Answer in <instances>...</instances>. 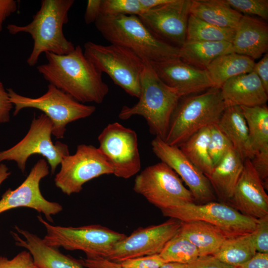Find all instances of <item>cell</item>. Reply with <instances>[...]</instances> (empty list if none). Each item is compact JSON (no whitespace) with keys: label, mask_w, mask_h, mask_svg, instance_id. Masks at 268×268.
I'll return each mask as SVG.
<instances>
[{"label":"cell","mask_w":268,"mask_h":268,"mask_svg":"<svg viewBox=\"0 0 268 268\" xmlns=\"http://www.w3.org/2000/svg\"><path fill=\"white\" fill-rule=\"evenodd\" d=\"M187 266L176 263H166L159 268H187Z\"/></svg>","instance_id":"obj_50"},{"label":"cell","mask_w":268,"mask_h":268,"mask_svg":"<svg viewBox=\"0 0 268 268\" xmlns=\"http://www.w3.org/2000/svg\"><path fill=\"white\" fill-rule=\"evenodd\" d=\"M266 190L268 189V147L260 149L250 159Z\"/></svg>","instance_id":"obj_39"},{"label":"cell","mask_w":268,"mask_h":268,"mask_svg":"<svg viewBox=\"0 0 268 268\" xmlns=\"http://www.w3.org/2000/svg\"><path fill=\"white\" fill-rule=\"evenodd\" d=\"M95 24L111 44L129 50L146 63L179 58V48L156 37L137 15L100 14Z\"/></svg>","instance_id":"obj_2"},{"label":"cell","mask_w":268,"mask_h":268,"mask_svg":"<svg viewBox=\"0 0 268 268\" xmlns=\"http://www.w3.org/2000/svg\"><path fill=\"white\" fill-rule=\"evenodd\" d=\"M98 148L111 166L113 174L129 179L141 168L135 132L115 122L108 125L98 137Z\"/></svg>","instance_id":"obj_13"},{"label":"cell","mask_w":268,"mask_h":268,"mask_svg":"<svg viewBox=\"0 0 268 268\" xmlns=\"http://www.w3.org/2000/svg\"><path fill=\"white\" fill-rule=\"evenodd\" d=\"M216 124L242 159H251L252 154L249 131L241 107H226Z\"/></svg>","instance_id":"obj_24"},{"label":"cell","mask_w":268,"mask_h":268,"mask_svg":"<svg viewBox=\"0 0 268 268\" xmlns=\"http://www.w3.org/2000/svg\"><path fill=\"white\" fill-rule=\"evenodd\" d=\"M53 124L43 113L34 117L26 135L11 148L0 152V163L15 161L19 169L25 173L26 162L32 155L40 154L46 158L52 174L66 156L69 155L67 144L60 141L55 144L51 139Z\"/></svg>","instance_id":"obj_9"},{"label":"cell","mask_w":268,"mask_h":268,"mask_svg":"<svg viewBox=\"0 0 268 268\" xmlns=\"http://www.w3.org/2000/svg\"><path fill=\"white\" fill-rule=\"evenodd\" d=\"M7 166L3 163H0V186L10 175Z\"/></svg>","instance_id":"obj_49"},{"label":"cell","mask_w":268,"mask_h":268,"mask_svg":"<svg viewBox=\"0 0 268 268\" xmlns=\"http://www.w3.org/2000/svg\"><path fill=\"white\" fill-rule=\"evenodd\" d=\"M170 0H140V2L145 11H146L149 9L167 3Z\"/></svg>","instance_id":"obj_48"},{"label":"cell","mask_w":268,"mask_h":268,"mask_svg":"<svg viewBox=\"0 0 268 268\" xmlns=\"http://www.w3.org/2000/svg\"><path fill=\"white\" fill-rule=\"evenodd\" d=\"M149 64L160 79L181 97L214 87L206 69L195 67L179 58Z\"/></svg>","instance_id":"obj_18"},{"label":"cell","mask_w":268,"mask_h":268,"mask_svg":"<svg viewBox=\"0 0 268 268\" xmlns=\"http://www.w3.org/2000/svg\"><path fill=\"white\" fill-rule=\"evenodd\" d=\"M220 88L226 107L262 105L268 99V93L253 71L229 79Z\"/></svg>","instance_id":"obj_21"},{"label":"cell","mask_w":268,"mask_h":268,"mask_svg":"<svg viewBox=\"0 0 268 268\" xmlns=\"http://www.w3.org/2000/svg\"><path fill=\"white\" fill-rule=\"evenodd\" d=\"M182 222L170 218L163 223L139 228L114 246L107 259L117 263L144 256L159 254L179 231Z\"/></svg>","instance_id":"obj_14"},{"label":"cell","mask_w":268,"mask_h":268,"mask_svg":"<svg viewBox=\"0 0 268 268\" xmlns=\"http://www.w3.org/2000/svg\"><path fill=\"white\" fill-rule=\"evenodd\" d=\"M232 8L247 15H255L265 20L268 18V0H224Z\"/></svg>","instance_id":"obj_36"},{"label":"cell","mask_w":268,"mask_h":268,"mask_svg":"<svg viewBox=\"0 0 268 268\" xmlns=\"http://www.w3.org/2000/svg\"><path fill=\"white\" fill-rule=\"evenodd\" d=\"M252 71L258 75L264 88L268 93V54L267 53L258 63H255Z\"/></svg>","instance_id":"obj_44"},{"label":"cell","mask_w":268,"mask_h":268,"mask_svg":"<svg viewBox=\"0 0 268 268\" xmlns=\"http://www.w3.org/2000/svg\"><path fill=\"white\" fill-rule=\"evenodd\" d=\"M7 91L10 102L14 106L13 116L24 108L41 111L51 121L52 134L58 139L64 137L68 124L87 118L96 110L95 106L79 102L51 84L48 85L45 94L36 98L20 95L11 88L7 89Z\"/></svg>","instance_id":"obj_8"},{"label":"cell","mask_w":268,"mask_h":268,"mask_svg":"<svg viewBox=\"0 0 268 268\" xmlns=\"http://www.w3.org/2000/svg\"><path fill=\"white\" fill-rule=\"evenodd\" d=\"M161 211L164 216L181 222H207L219 228L228 238L252 233L258 222V219L245 215L226 203L214 201L188 203Z\"/></svg>","instance_id":"obj_11"},{"label":"cell","mask_w":268,"mask_h":268,"mask_svg":"<svg viewBox=\"0 0 268 268\" xmlns=\"http://www.w3.org/2000/svg\"><path fill=\"white\" fill-rule=\"evenodd\" d=\"M82 265L86 268H122L119 263L106 258H83L80 260Z\"/></svg>","instance_id":"obj_43"},{"label":"cell","mask_w":268,"mask_h":268,"mask_svg":"<svg viewBox=\"0 0 268 268\" xmlns=\"http://www.w3.org/2000/svg\"><path fill=\"white\" fill-rule=\"evenodd\" d=\"M209 135V126L201 129L178 146L206 176L214 166L208 151Z\"/></svg>","instance_id":"obj_30"},{"label":"cell","mask_w":268,"mask_h":268,"mask_svg":"<svg viewBox=\"0 0 268 268\" xmlns=\"http://www.w3.org/2000/svg\"><path fill=\"white\" fill-rule=\"evenodd\" d=\"M74 2L73 0H42L39 9L29 24L7 25L11 34L26 33L31 35L33 46L26 61L29 66L36 65L42 53L66 55L74 49L63 29L68 21V13Z\"/></svg>","instance_id":"obj_3"},{"label":"cell","mask_w":268,"mask_h":268,"mask_svg":"<svg viewBox=\"0 0 268 268\" xmlns=\"http://www.w3.org/2000/svg\"><path fill=\"white\" fill-rule=\"evenodd\" d=\"M49 174L47 161L40 159L31 169L23 183L16 189L7 190L0 200V214L13 208L26 207L43 213L47 220L53 222L52 215L63 210L62 205L47 200L40 190L41 180Z\"/></svg>","instance_id":"obj_15"},{"label":"cell","mask_w":268,"mask_h":268,"mask_svg":"<svg viewBox=\"0 0 268 268\" xmlns=\"http://www.w3.org/2000/svg\"><path fill=\"white\" fill-rule=\"evenodd\" d=\"M191 0H171L138 16L156 37L178 48L186 41Z\"/></svg>","instance_id":"obj_16"},{"label":"cell","mask_w":268,"mask_h":268,"mask_svg":"<svg viewBox=\"0 0 268 268\" xmlns=\"http://www.w3.org/2000/svg\"><path fill=\"white\" fill-rule=\"evenodd\" d=\"M251 234L257 252L268 253V215L258 219Z\"/></svg>","instance_id":"obj_38"},{"label":"cell","mask_w":268,"mask_h":268,"mask_svg":"<svg viewBox=\"0 0 268 268\" xmlns=\"http://www.w3.org/2000/svg\"><path fill=\"white\" fill-rule=\"evenodd\" d=\"M182 181L171 168L160 162L147 167L138 174L133 189L161 210L195 203Z\"/></svg>","instance_id":"obj_10"},{"label":"cell","mask_w":268,"mask_h":268,"mask_svg":"<svg viewBox=\"0 0 268 268\" xmlns=\"http://www.w3.org/2000/svg\"><path fill=\"white\" fill-rule=\"evenodd\" d=\"M122 268H159L166 263L159 254L129 259L119 263Z\"/></svg>","instance_id":"obj_37"},{"label":"cell","mask_w":268,"mask_h":268,"mask_svg":"<svg viewBox=\"0 0 268 268\" xmlns=\"http://www.w3.org/2000/svg\"><path fill=\"white\" fill-rule=\"evenodd\" d=\"M232 43L225 41H185L179 48V58L201 69H205L218 57L233 53Z\"/></svg>","instance_id":"obj_27"},{"label":"cell","mask_w":268,"mask_h":268,"mask_svg":"<svg viewBox=\"0 0 268 268\" xmlns=\"http://www.w3.org/2000/svg\"><path fill=\"white\" fill-rule=\"evenodd\" d=\"M159 255L166 263L186 265L200 257L196 246L179 233L166 244Z\"/></svg>","instance_id":"obj_33"},{"label":"cell","mask_w":268,"mask_h":268,"mask_svg":"<svg viewBox=\"0 0 268 268\" xmlns=\"http://www.w3.org/2000/svg\"><path fill=\"white\" fill-rule=\"evenodd\" d=\"M0 268H36L32 257L26 250L23 251L11 259L0 256Z\"/></svg>","instance_id":"obj_40"},{"label":"cell","mask_w":268,"mask_h":268,"mask_svg":"<svg viewBox=\"0 0 268 268\" xmlns=\"http://www.w3.org/2000/svg\"><path fill=\"white\" fill-rule=\"evenodd\" d=\"M226 108L220 88L181 97L172 114L165 139L178 146L201 129L216 124Z\"/></svg>","instance_id":"obj_5"},{"label":"cell","mask_w":268,"mask_h":268,"mask_svg":"<svg viewBox=\"0 0 268 268\" xmlns=\"http://www.w3.org/2000/svg\"><path fill=\"white\" fill-rule=\"evenodd\" d=\"M15 228L23 237L12 232L15 244L28 250L36 268H84L80 260L61 253L58 248L48 245L43 239L17 226Z\"/></svg>","instance_id":"obj_20"},{"label":"cell","mask_w":268,"mask_h":268,"mask_svg":"<svg viewBox=\"0 0 268 268\" xmlns=\"http://www.w3.org/2000/svg\"><path fill=\"white\" fill-rule=\"evenodd\" d=\"M54 182L57 187L68 195L78 193L88 181L101 175L113 174L112 169L98 148L80 144L75 153L64 158Z\"/></svg>","instance_id":"obj_12"},{"label":"cell","mask_w":268,"mask_h":268,"mask_svg":"<svg viewBox=\"0 0 268 268\" xmlns=\"http://www.w3.org/2000/svg\"><path fill=\"white\" fill-rule=\"evenodd\" d=\"M237 268H268V253L257 252L252 258Z\"/></svg>","instance_id":"obj_46"},{"label":"cell","mask_w":268,"mask_h":268,"mask_svg":"<svg viewBox=\"0 0 268 268\" xmlns=\"http://www.w3.org/2000/svg\"><path fill=\"white\" fill-rule=\"evenodd\" d=\"M145 11L140 0H102L100 14L139 16Z\"/></svg>","instance_id":"obj_34"},{"label":"cell","mask_w":268,"mask_h":268,"mask_svg":"<svg viewBox=\"0 0 268 268\" xmlns=\"http://www.w3.org/2000/svg\"><path fill=\"white\" fill-rule=\"evenodd\" d=\"M234 53L254 60L260 58L268 49V25L260 19L243 15L235 29L232 42Z\"/></svg>","instance_id":"obj_22"},{"label":"cell","mask_w":268,"mask_h":268,"mask_svg":"<svg viewBox=\"0 0 268 268\" xmlns=\"http://www.w3.org/2000/svg\"><path fill=\"white\" fill-rule=\"evenodd\" d=\"M244 160L233 147L206 177L217 197L228 204L242 171Z\"/></svg>","instance_id":"obj_23"},{"label":"cell","mask_w":268,"mask_h":268,"mask_svg":"<svg viewBox=\"0 0 268 268\" xmlns=\"http://www.w3.org/2000/svg\"><path fill=\"white\" fill-rule=\"evenodd\" d=\"M255 64L253 59L233 52L218 57L205 69L214 87L220 88L229 79L252 71Z\"/></svg>","instance_id":"obj_28"},{"label":"cell","mask_w":268,"mask_h":268,"mask_svg":"<svg viewBox=\"0 0 268 268\" xmlns=\"http://www.w3.org/2000/svg\"><path fill=\"white\" fill-rule=\"evenodd\" d=\"M37 218L46 230L43 239L48 245L81 251L88 258H107L115 245L127 237L100 225L65 227L53 225L40 215Z\"/></svg>","instance_id":"obj_6"},{"label":"cell","mask_w":268,"mask_h":268,"mask_svg":"<svg viewBox=\"0 0 268 268\" xmlns=\"http://www.w3.org/2000/svg\"><path fill=\"white\" fill-rule=\"evenodd\" d=\"M47 63L37 66L50 84L81 103H102L109 91L101 72L85 57L79 45L66 55L47 52Z\"/></svg>","instance_id":"obj_1"},{"label":"cell","mask_w":268,"mask_h":268,"mask_svg":"<svg viewBox=\"0 0 268 268\" xmlns=\"http://www.w3.org/2000/svg\"><path fill=\"white\" fill-rule=\"evenodd\" d=\"M249 159L244 166L228 205L243 214L259 219L268 215V196Z\"/></svg>","instance_id":"obj_19"},{"label":"cell","mask_w":268,"mask_h":268,"mask_svg":"<svg viewBox=\"0 0 268 268\" xmlns=\"http://www.w3.org/2000/svg\"><path fill=\"white\" fill-rule=\"evenodd\" d=\"M256 252L251 233L227 238L213 256L221 262L237 268L252 258Z\"/></svg>","instance_id":"obj_31"},{"label":"cell","mask_w":268,"mask_h":268,"mask_svg":"<svg viewBox=\"0 0 268 268\" xmlns=\"http://www.w3.org/2000/svg\"><path fill=\"white\" fill-rule=\"evenodd\" d=\"M17 10V1L14 0H0V32L2 30L5 19Z\"/></svg>","instance_id":"obj_47"},{"label":"cell","mask_w":268,"mask_h":268,"mask_svg":"<svg viewBox=\"0 0 268 268\" xmlns=\"http://www.w3.org/2000/svg\"><path fill=\"white\" fill-rule=\"evenodd\" d=\"M235 29L212 25L190 14L186 41H225L232 43Z\"/></svg>","instance_id":"obj_32"},{"label":"cell","mask_w":268,"mask_h":268,"mask_svg":"<svg viewBox=\"0 0 268 268\" xmlns=\"http://www.w3.org/2000/svg\"><path fill=\"white\" fill-rule=\"evenodd\" d=\"M102 0H88L84 14V21L87 24L95 23L100 14Z\"/></svg>","instance_id":"obj_45"},{"label":"cell","mask_w":268,"mask_h":268,"mask_svg":"<svg viewBox=\"0 0 268 268\" xmlns=\"http://www.w3.org/2000/svg\"><path fill=\"white\" fill-rule=\"evenodd\" d=\"M178 233L196 246L200 256L214 255L228 238L217 227L200 220L182 222Z\"/></svg>","instance_id":"obj_25"},{"label":"cell","mask_w":268,"mask_h":268,"mask_svg":"<svg viewBox=\"0 0 268 268\" xmlns=\"http://www.w3.org/2000/svg\"><path fill=\"white\" fill-rule=\"evenodd\" d=\"M187 268H236L227 265L215 258L209 255L200 256L195 261L188 265Z\"/></svg>","instance_id":"obj_41"},{"label":"cell","mask_w":268,"mask_h":268,"mask_svg":"<svg viewBox=\"0 0 268 268\" xmlns=\"http://www.w3.org/2000/svg\"><path fill=\"white\" fill-rule=\"evenodd\" d=\"M84 54L101 72L132 96L139 98L140 77L147 63L132 51L114 45H102L91 41L84 45Z\"/></svg>","instance_id":"obj_7"},{"label":"cell","mask_w":268,"mask_h":268,"mask_svg":"<svg viewBox=\"0 0 268 268\" xmlns=\"http://www.w3.org/2000/svg\"><path fill=\"white\" fill-rule=\"evenodd\" d=\"M209 128L208 151L214 166L233 146L230 140L219 129L216 124L210 126Z\"/></svg>","instance_id":"obj_35"},{"label":"cell","mask_w":268,"mask_h":268,"mask_svg":"<svg viewBox=\"0 0 268 268\" xmlns=\"http://www.w3.org/2000/svg\"><path fill=\"white\" fill-rule=\"evenodd\" d=\"M181 97L165 84L147 63L140 77L139 100L131 107L124 106L119 114L121 120L139 115L146 120L150 133L164 140L170 120Z\"/></svg>","instance_id":"obj_4"},{"label":"cell","mask_w":268,"mask_h":268,"mask_svg":"<svg viewBox=\"0 0 268 268\" xmlns=\"http://www.w3.org/2000/svg\"><path fill=\"white\" fill-rule=\"evenodd\" d=\"M190 14L212 25L235 29L243 14L224 0H191Z\"/></svg>","instance_id":"obj_26"},{"label":"cell","mask_w":268,"mask_h":268,"mask_svg":"<svg viewBox=\"0 0 268 268\" xmlns=\"http://www.w3.org/2000/svg\"><path fill=\"white\" fill-rule=\"evenodd\" d=\"M152 151L162 162L171 168L184 182L195 203L203 204L214 201L215 195L206 176L176 145H171L160 138L151 141Z\"/></svg>","instance_id":"obj_17"},{"label":"cell","mask_w":268,"mask_h":268,"mask_svg":"<svg viewBox=\"0 0 268 268\" xmlns=\"http://www.w3.org/2000/svg\"><path fill=\"white\" fill-rule=\"evenodd\" d=\"M240 107L248 129L253 157L258 151L268 147V107L266 104Z\"/></svg>","instance_id":"obj_29"},{"label":"cell","mask_w":268,"mask_h":268,"mask_svg":"<svg viewBox=\"0 0 268 268\" xmlns=\"http://www.w3.org/2000/svg\"><path fill=\"white\" fill-rule=\"evenodd\" d=\"M12 108L7 91L0 80V124L9 121L10 112Z\"/></svg>","instance_id":"obj_42"}]
</instances>
